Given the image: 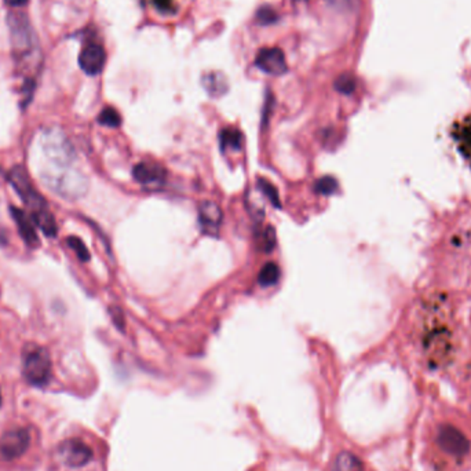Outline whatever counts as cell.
I'll list each match as a JSON object with an SVG mask.
<instances>
[{"label":"cell","mask_w":471,"mask_h":471,"mask_svg":"<svg viewBox=\"0 0 471 471\" xmlns=\"http://www.w3.org/2000/svg\"><path fill=\"white\" fill-rule=\"evenodd\" d=\"M451 136L459 153L471 167V113L452 124Z\"/></svg>","instance_id":"cell-10"},{"label":"cell","mask_w":471,"mask_h":471,"mask_svg":"<svg viewBox=\"0 0 471 471\" xmlns=\"http://www.w3.org/2000/svg\"><path fill=\"white\" fill-rule=\"evenodd\" d=\"M66 244H68V247L72 249V251H75V254H76V256L82 261V262H89L90 261V252H89V249H87V247H86V244L83 242V240L82 238H79V237H76V236H69L68 238H66Z\"/></svg>","instance_id":"cell-20"},{"label":"cell","mask_w":471,"mask_h":471,"mask_svg":"<svg viewBox=\"0 0 471 471\" xmlns=\"http://www.w3.org/2000/svg\"><path fill=\"white\" fill-rule=\"evenodd\" d=\"M133 177L142 185H159L163 184L167 173L164 167L153 161H142L133 170Z\"/></svg>","instance_id":"cell-14"},{"label":"cell","mask_w":471,"mask_h":471,"mask_svg":"<svg viewBox=\"0 0 471 471\" xmlns=\"http://www.w3.org/2000/svg\"><path fill=\"white\" fill-rule=\"evenodd\" d=\"M10 41L13 55L22 72H28L31 79H35V72L39 71L42 55L35 31L22 13H11L8 15Z\"/></svg>","instance_id":"cell-2"},{"label":"cell","mask_w":471,"mask_h":471,"mask_svg":"<svg viewBox=\"0 0 471 471\" xmlns=\"http://www.w3.org/2000/svg\"><path fill=\"white\" fill-rule=\"evenodd\" d=\"M1 401H3V397H1V390H0V407H1Z\"/></svg>","instance_id":"cell-29"},{"label":"cell","mask_w":471,"mask_h":471,"mask_svg":"<svg viewBox=\"0 0 471 471\" xmlns=\"http://www.w3.org/2000/svg\"><path fill=\"white\" fill-rule=\"evenodd\" d=\"M258 188L261 189L262 190V193L272 201V204L273 205H276V207H280V197H279V191H277V189L275 188V185L273 184H270L269 181H266V180H263V178H261L259 181H258Z\"/></svg>","instance_id":"cell-23"},{"label":"cell","mask_w":471,"mask_h":471,"mask_svg":"<svg viewBox=\"0 0 471 471\" xmlns=\"http://www.w3.org/2000/svg\"><path fill=\"white\" fill-rule=\"evenodd\" d=\"M331 471H365L363 462L352 452H340L336 455Z\"/></svg>","instance_id":"cell-16"},{"label":"cell","mask_w":471,"mask_h":471,"mask_svg":"<svg viewBox=\"0 0 471 471\" xmlns=\"http://www.w3.org/2000/svg\"><path fill=\"white\" fill-rule=\"evenodd\" d=\"M8 182L22 198L25 205L29 208L32 218L50 211L48 201L34 187L27 170L22 166H15L10 170Z\"/></svg>","instance_id":"cell-4"},{"label":"cell","mask_w":471,"mask_h":471,"mask_svg":"<svg viewBox=\"0 0 471 471\" xmlns=\"http://www.w3.org/2000/svg\"><path fill=\"white\" fill-rule=\"evenodd\" d=\"M98 123L101 126H105V127L116 129V127H119L122 124V116H120V113L115 108L106 106L98 115Z\"/></svg>","instance_id":"cell-19"},{"label":"cell","mask_w":471,"mask_h":471,"mask_svg":"<svg viewBox=\"0 0 471 471\" xmlns=\"http://www.w3.org/2000/svg\"><path fill=\"white\" fill-rule=\"evenodd\" d=\"M22 375L35 387L48 386L52 377V364L48 349L29 343L22 350Z\"/></svg>","instance_id":"cell-3"},{"label":"cell","mask_w":471,"mask_h":471,"mask_svg":"<svg viewBox=\"0 0 471 471\" xmlns=\"http://www.w3.org/2000/svg\"><path fill=\"white\" fill-rule=\"evenodd\" d=\"M201 86L212 98H221L229 92V80L226 75L218 71L204 73L201 76Z\"/></svg>","instance_id":"cell-15"},{"label":"cell","mask_w":471,"mask_h":471,"mask_svg":"<svg viewBox=\"0 0 471 471\" xmlns=\"http://www.w3.org/2000/svg\"><path fill=\"white\" fill-rule=\"evenodd\" d=\"M10 212L11 217L17 225L18 233L22 237V240L31 247V248H36L41 244L39 236L36 232V225L34 222V219L31 218V215H28L24 210L17 208L14 205L10 207Z\"/></svg>","instance_id":"cell-12"},{"label":"cell","mask_w":471,"mask_h":471,"mask_svg":"<svg viewBox=\"0 0 471 471\" xmlns=\"http://www.w3.org/2000/svg\"><path fill=\"white\" fill-rule=\"evenodd\" d=\"M356 87V82L350 75H340L335 80V89L343 94H350Z\"/></svg>","instance_id":"cell-24"},{"label":"cell","mask_w":471,"mask_h":471,"mask_svg":"<svg viewBox=\"0 0 471 471\" xmlns=\"http://www.w3.org/2000/svg\"><path fill=\"white\" fill-rule=\"evenodd\" d=\"M156 10L164 15H173L175 13V6L171 0H152Z\"/></svg>","instance_id":"cell-25"},{"label":"cell","mask_w":471,"mask_h":471,"mask_svg":"<svg viewBox=\"0 0 471 471\" xmlns=\"http://www.w3.org/2000/svg\"><path fill=\"white\" fill-rule=\"evenodd\" d=\"M110 317H112V320H113V323L116 324V327L119 328V330H123V326H124V319H123V313H122V310L120 309H117V307H110Z\"/></svg>","instance_id":"cell-26"},{"label":"cell","mask_w":471,"mask_h":471,"mask_svg":"<svg viewBox=\"0 0 471 471\" xmlns=\"http://www.w3.org/2000/svg\"><path fill=\"white\" fill-rule=\"evenodd\" d=\"M280 280V268L275 262H268L259 272L258 283L262 287L276 285Z\"/></svg>","instance_id":"cell-18"},{"label":"cell","mask_w":471,"mask_h":471,"mask_svg":"<svg viewBox=\"0 0 471 471\" xmlns=\"http://www.w3.org/2000/svg\"><path fill=\"white\" fill-rule=\"evenodd\" d=\"M29 0H4V3L10 7H14V8H18V7H22L28 3Z\"/></svg>","instance_id":"cell-28"},{"label":"cell","mask_w":471,"mask_h":471,"mask_svg":"<svg viewBox=\"0 0 471 471\" xmlns=\"http://www.w3.org/2000/svg\"><path fill=\"white\" fill-rule=\"evenodd\" d=\"M42 145L48 157L62 167L73 163L76 157L75 150L68 138L57 129H48L42 134Z\"/></svg>","instance_id":"cell-5"},{"label":"cell","mask_w":471,"mask_h":471,"mask_svg":"<svg viewBox=\"0 0 471 471\" xmlns=\"http://www.w3.org/2000/svg\"><path fill=\"white\" fill-rule=\"evenodd\" d=\"M332 7L335 8H340V10H345V8H349L353 3V0H328Z\"/></svg>","instance_id":"cell-27"},{"label":"cell","mask_w":471,"mask_h":471,"mask_svg":"<svg viewBox=\"0 0 471 471\" xmlns=\"http://www.w3.org/2000/svg\"><path fill=\"white\" fill-rule=\"evenodd\" d=\"M198 222L201 231L207 235H217L222 224V211L221 208L211 201H204L198 207Z\"/></svg>","instance_id":"cell-13"},{"label":"cell","mask_w":471,"mask_h":471,"mask_svg":"<svg viewBox=\"0 0 471 471\" xmlns=\"http://www.w3.org/2000/svg\"><path fill=\"white\" fill-rule=\"evenodd\" d=\"M31 444V435L25 428L7 430L0 438V455L7 461L22 456Z\"/></svg>","instance_id":"cell-8"},{"label":"cell","mask_w":471,"mask_h":471,"mask_svg":"<svg viewBox=\"0 0 471 471\" xmlns=\"http://www.w3.org/2000/svg\"><path fill=\"white\" fill-rule=\"evenodd\" d=\"M106 62V52L101 45L90 43L82 50L79 55V65L89 76H96L102 72Z\"/></svg>","instance_id":"cell-11"},{"label":"cell","mask_w":471,"mask_h":471,"mask_svg":"<svg viewBox=\"0 0 471 471\" xmlns=\"http://www.w3.org/2000/svg\"><path fill=\"white\" fill-rule=\"evenodd\" d=\"M428 459L437 471L463 470L471 461V437L466 428L442 421L430 430Z\"/></svg>","instance_id":"cell-1"},{"label":"cell","mask_w":471,"mask_h":471,"mask_svg":"<svg viewBox=\"0 0 471 471\" xmlns=\"http://www.w3.org/2000/svg\"><path fill=\"white\" fill-rule=\"evenodd\" d=\"M256 20L261 25H272L279 21V14L270 6H262L256 11Z\"/></svg>","instance_id":"cell-21"},{"label":"cell","mask_w":471,"mask_h":471,"mask_svg":"<svg viewBox=\"0 0 471 471\" xmlns=\"http://www.w3.org/2000/svg\"><path fill=\"white\" fill-rule=\"evenodd\" d=\"M59 456L68 468L79 469L87 466L93 458L94 452L90 445L79 438H71L59 445Z\"/></svg>","instance_id":"cell-7"},{"label":"cell","mask_w":471,"mask_h":471,"mask_svg":"<svg viewBox=\"0 0 471 471\" xmlns=\"http://www.w3.org/2000/svg\"><path fill=\"white\" fill-rule=\"evenodd\" d=\"M336 189H338V182H336L335 178H332L330 175L320 178L314 185V190L319 194H324V196L333 194L336 191Z\"/></svg>","instance_id":"cell-22"},{"label":"cell","mask_w":471,"mask_h":471,"mask_svg":"<svg viewBox=\"0 0 471 471\" xmlns=\"http://www.w3.org/2000/svg\"><path fill=\"white\" fill-rule=\"evenodd\" d=\"M219 143L222 149H240L242 145V134L235 127H226L219 133Z\"/></svg>","instance_id":"cell-17"},{"label":"cell","mask_w":471,"mask_h":471,"mask_svg":"<svg viewBox=\"0 0 471 471\" xmlns=\"http://www.w3.org/2000/svg\"><path fill=\"white\" fill-rule=\"evenodd\" d=\"M46 184L62 197H80L87 189V180L71 170H62L61 174H50L45 177Z\"/></svg>","instance_id":"cell-6"},{"label":"cell","mask_w":471,"mask_h":471,"mask_svg":"<svg viewBox=\"0 0 471 471\" xmlns=\"http://www.w3.org/2000/svg\"><path fill=\"white\" fill-rule=\"evenodd\" d=\"M255 65L258 69L272 76H282L288 71L283 50L277 48H261L256 54Z\"/></svg>","instance_id":"cell-9"}]
</instances>
